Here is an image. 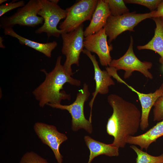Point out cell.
<instances>
[{
	"label": "cell",
	"mask_w": 163,
	"mask_h": 163,
	"mask_svg": "<svg viewBox=\"0 0 163 163\" xmlns=\"http://www.w3.org/2000/svg\"><path fill=\"white\" fill-rule=\"evenodd\" d=\"M107 100L113 113L107 123V132L114 138L111 145L123 148L128 137L134 136L140 127L141 113L135 104L116 94H110Z\"/></svg>",
	"instance_id": "1"
},
{
	"label": "cell",
	"mask_w": 163,
	"mask_h": 163,
	"mask_svg": "<svg viewBox=\"0 0 163 163\" xmlns=\"http://www.w3.org/2000/svg\"><path fill=\"white\" fill-rule=\"evenodd\" d=\"M62 56H58L54 69L49 72L45 69L41 70L46 75L44 81L33 91L32 93L43 107L48 104H59L62 100H70L71 96L63 90L66 83L79 87L81 81L68 74L61 64Z\"/></svg>",
	"instance_id": "2"
},
{
	"label": "cell",
	"mask_w": 163,
	"mask_h": 163,
	"mask_svg": "<svg viewBox=\"0 0 163 163\" xmlns=\"http://www.w3.org/2000/svg\"><path fill=\"white\" fill-rule=\"evenodd\" d=\"M84 27L82 24L74 30L68 33L63 32L61 35L62 53L66 57L63 66L66 72L71 76L73 74L72 66L75 64L79 66L80 55L84 47Z\"/></svg>",
	"instance_id": "3"
},
{
	"label": "cell",
	"mask_w": 163,
	"mask_h": 163,
	"mask_svg": "<svg viewBox=\"0 0 163 163\" xmlns=\"http://www.w3.org/2000/svg\"><path fill=\"white\" fill-rule=\"evenodd\" d=\"M90 94L88 85L84 83L82 89L78 91L75 100L72 104L69 105L61 104L47 105L53 108L66 110L69 112L72 117V131H76L83 129L91 134L93 131L91 122L86 118L84 113V104L88 99Z\"/></svg>",
	"instance_id": "4"
},
{
	"label": "cell",
	"mask_w": 163,
	"mask_h": 163,
	"mask_svg": "<svg viewBox=\"0 0 163 163\" xmlns=\"http://www.w3.org/2000/svg\"><path fill=\"white\" fill-rule=\"evenodd\" d=\"M40 9L39 0H30L23 7L19 8L13 14L2 17L0 27L4 29L12 28L16 25L34 27L43 24L44 20L38 14Z\"/></svg>",
	"instance_id": "5"
},
{
	"label": "cell",
	"mask_w": 163,
	"mask_h": 163,
	"mask_svg": "<svg viewBox=\"0 0 163 163\" xmlns=\"http://www.w3.org/2000/svg\"><path fill=\"white\" fill-rule=\"evenodd\" d=\"M154 16V11L143 14L134 11L118 16L110 15L104 27L109 37L108 43L110 44L112 41L125 31H134V27L141 21Z\"/></svg>",
	"instance_id": "6"
},
{
	"label": "cell",
	"mask_w": 163,
	"mask_h": 163,
	"mask_svg": "<svg viewBox=\"0 0 163 163\" xmlns=\"http://www.w3.org/2000/svg\"><path fill=\"white\" fill-rule=\"evenodd\" d=\"M97 0H80L66 10V18L60 23L59 27L68 33L77 28L87 21H91L96 8Z\"/></svg>",
	"instance_id": "7"
},
{
	"label": "cell",
	"mask_w": 163,
	"mask_h": 163,
	"mask_svg": "<svg viewBox=\"0 0 163 163\" xmlns=\"http://www.w3.org/2000/svg\"><path fill=\"white\" fill-rule=\"evenodd\" d=\"M39 0L40 9L38 14L43 18L44 22L35 30V33H45L48 38L51 36L59 37L63 32L58 29L57 26L61 20L66 18L67 11L50 0Z\"/></svg>",
	"instance_id": "8"
},
{
	"label": "cell",
	"mask_w": 163,
	"mask_h": 163,
	"mask_svg": "<svg viewBox=\"0 0 163 163\" xmlns=\"http://www.w3.org/2000/svg\"><path fill=\"white\" fill-rule=\"evenodd\" d=\"M130 40L129 46L125 54L118 59L112 60L109 66L114 67L117 70H124V77L125 79L131 76L134 71L141 72L147 78L152 79V75L149 70L152 66V63L141 61L137 57L133 50V41L132 36Z\"/></svg>",
	"instance_id": "9"
},
{
	"label": "cell",
	"mask_w": 163,
	"mask_h": 163,
	"mask_svg": "<svg viewBox=\"0 0 163 163\" xmlns=\"http://www.w3.org/2000/svg\"><path fill=\"white\" fill-rule=\"evenodd\" d=\"M34 128L42 142L52 150L58 162L62 163L63 156L59 148L61 144L68 139L66 135L59 132L55 126L43 123H35Z\"/></svg>",
	"instance_id": "10"
},
{
	"label": "cell",
	"mask_w": 163,
	"mask_h": 163,
	"mask_svg": "<svg viewBox=\"0 0 163 163\" xmlns=\"http://www.w3.org/2000/svg\"><path fill=\"white\" fill-rule=\"evenodd\" d=\"M104 28L94 34L85 37L84 47L90 52L95 53L98 56L101 64L108 67L112 60L110 52L112 50V44L108 43Z\"/></svg>",
	"instance_id": "11"
},
{
	"label": "cell",
	"mask_w": 163,
	"mask_h": 163,
	"mask_svg": "<svg viewBox=\"0 0 163 163\" xmlns=\"http://www.w3.org/2000/svg\"><path fill=\"white\" fill-rule=\"evenodd\" d=\"M82 52L85 54L91 61L94 68V77L96 83L94 91L92 93V97L89 104L91 108L89 121L91 122L92 110L93 103L98 94H105L109 92V87L114 85L115 82L112 79L111 75L106 70H102L100 68L95 55H92L91 52L85 49Z\"/></svg>",
	"instance_id": "12"
},
{
	"label": "cell",
	"mask_w": 163,
	"mask_h": 163,
	"mask_svg": "<svg viewBox=\"0 0 163 163\" xmlns=\"http://www.w3.org/2000/svg\"><path fill=\"white\" fill-rule=\"evenodd\" d=\"M126 85L138 97L142 107L140 128L145 130L149 126V117L151 110L158 99L163 94V89L161 87L154 92L148 94L140 92L128 85L121 78L118 81Z\"/></svg>",
	"instance_id": "13"
},
{
	"label": "cell",
	"mask_w": 163,
	"mask_h": 163,
	"mask_svg": "<svg viewBox=\"0 0 163 163\" xmlns=\"http://www.w3.org/2000/svg\"><path fill=\"white\" fill-rule=\"evenodd\" d=\"M111 15L105 0H98L90 23L84 30L85 37L97 33L104 28Z\"/></svg>",
	"instance_id": "14"
},
{
	"label": "cell",
	"mask_w": 163,
	"mask_h": 163,
	"mask_svg": "<svg viewBox=\"0 0 163 163\" xmlns=\"http://www.w3.org/2000/svg\"><path fill=\"white\" fill-rule=\"evenodd\" d=\"M163 136V120L158 123L145 133L137 136H129L127 143L136 145L142 150H147L150 145L155 142L159 138Z\"/></svg>",
	"instance_id": "15"
},
{
	"label": "cell",
	"mask_w": 163,
	"mask_h": 163,
	"mask_svg": "<svg viewBox=\"0 0 163 163\" xmlns=\"http://www.w3.org/2000/svg\"><path fill=\"white\" fill-rule=\"evenodd\" d=\"M84 139L90 152L87 163H91L94 158L101 155L109 157L117 156L119 155V148L111 144L97 141L88 136H85Z\"/></svg>",
	"instance_id": "16"
},
{
	"label": "cell",
	"mask_w": 163,
	"mask_h": 163,
	"mask_svg": "<svg viewBox=\"0 0 163 163\" xmlns=\"http://www.w3.org/2000/svg\"><path fill=\"white\" fill-rule=\"evenodd\" d=\"M4 30L5 35H8L17 39L20 44L25 45L43 53L46 57H51L52 52L57 46L55 41L45 43H40L29 40L23 37L16 33L12 28H8Z\"/></svg>",
	"instance_id": "17"
},
{
	"label": "cell",
	"mask_w": 163,
	"mask_h": 163,
	"mask_svg": "<svg viewBox=\"0 0 163 163\" xmlns=\"http://www.w3.org/2000/svg\"><path fill=\"white\" fill-rule=\"evenodd\" d=\"M155 22L156 27L154 37L146 44L139 46V50H149L157 53L160 56L159 61L163 65V22L161 18H151Z\"/></svg>",
	"instance_id": "18"
},
{
	"label": "cell",
	"mask_w": 163,
	"mask_h": 163,
	"mask_svg": "<svg viewBox=\"0 0 163 163\" xmlns=\"http://www.w3.org/2000/svg\"><path fill=\"white\" fill-rule=\"evenodd\" d=\"M137 155L136 163H163V154L158 156H153L139 149L134 145L130 146Z\"/></svg>",
	"instance_id": "19"
},
{
	"label": "cell",
	"mask_w": 163,
	"mask_h": 163,
	"mask_svg": "<svg viewBox=\"0 0 163 163\" xmlns=\"http://www.w3.org/2000/svg\"><path fill=\"white\" fill-rule=\"evenodd\" d=\"M107 3L111 15L118 16L129 12V9L123 0H105Z\"/></svg>",
	"instance_id": "20"
},
{
	"label": "cell",
	"mask_w": 163,
	"mask_h": 163,
	"mask_svg": "<svg viewBox=\"0 0 163 163\" xmlns=\"http://www.w3.org/2000/svg\"><path fill=\"white\" fill-rule=\"evenodd\" d=\"M19 163H49L45 159L33 152H27L22 157Z\"/></svg>",
	"instance_id": "21"
},
{
	"label": "cell",
	"mask_w": 163,
	"mask_h": 163,
	"mask_svg": "<svg viewBox=\"0 0 163 163\" xmlns=\"http://www.w3.org/2000/svg\"><path fill=\"white\" fill-rule=\"evenodd\" d=\"M125 3L135 4L142 5L149 8L151 11L155 10L161 0H125Z\"/></svg>",
	"instance_id": "22"
},
{
	"label": "cell",
	"mask_w": 163,
	"mask_h": 163,
	"mask_svg": "<svg viewBox=\"0 0 163 163\" xmlns=\"http://www.w3.org/2000/svg\"><path fill=\"white\" fill-rule=\"evenodd\" d=\"M153 106L154 121L162 120H163V94L158 99Z\"/></svg>",
	"instance_id": "23"
},
{
	"label": "cell",
	"mask_w": 163,
	"mask_h": 163,
	"mask_svg": "<svg viewBox=\"0 0 163 163\" xmlns=\"http://www.w3.org/2000/svg\"><path fill=\"white\" fill-rule=\"evenodd\" d=\"M13 0L8 3L2 5L0 6V17L2 16L6 13L15 8L22 7L25 5L23 0L16 2Z\"/></svg>",
	"instance_id": "24"
},
{
	"label": "cell",
	"mask_w": 163,
	"mask_h": 163,
	"mask_svg": "<svg viewBox=\"0 0 163 163\" xmlns=\"http://www.w3.org/2000/svg\"><path fill=\"white\" fill-rule=\"evenodd\" d=\"M154 11V18L163 17V0H162L158 5L157 9Z\"/></svg>",
	"instance_id": "25"
},
{
	"label": "cell",
	"mask_w": 163,
	"mask_h": 163,
	"mask_svg": "<svg viewBox=\"0 0 163 163\" xmlns=\"http://www.w3.org/2000/svg\"><path fill=\"white\" fill-rule=\"evenodd\" d=\"M3 41V40L2 39V37H0V47L1 48H5V46H4L2 43V41Z\"/></svg>",
	"instance_id": "26"
},
{
	"label": "cell",
	"mask_w": 163,
	"mask_h": 163,
	"mask_svg": "<svg viewBox=\"0 0 163 163\" xmlns=\"http://www.w3.org/2000/svg\"><path fill=\"white\" fill-rule=\"evenodd\" d=\"M50 1L56 4H57L59 2V0H50Z\"/></svg>",
	"instance_id": "27"
},
{
	"label": "cell",
	"mask_w": 163,
	"mask_h": 163,
	"mask_svg": "<svg viewBox=\"0 0 163 163\" xmlns=\"http://www.w3.org/2000/svg\"><path fill=\"white\" fill-rule=\"evenodd\" d=\"M8 1V0H0V4H2L4 2Z\"/></svg>",
	"instance_id": "28"
},
{
	"label": "cell",
	"mask_w": 163,
	"mask_h": 163,
	"mask_svg": "<svg viewBox=\"0 0 163 163\" xmlns=\"http://www.w3.org/2000/svg\"><path fill=\"white\" fill-rule=\"evenodd\" d=\"M161 88L163 89V83L161 84Z\"/></svg>",
	"instance_id": "29"
},
{
	"label": "cell",
	"mask_w": 163,
	"mask_h": 163,
	"mask_svg": "<svg viewBox=\"0 0 163 163\" xmlns=\"http://www.w3.org/2000/svg\"><path fill=\"white\" fill-rule=\"evenodd\" d=\"M161 18V19H162V21L163 22V17Z\"/></svg>",
	"instance_id": "30"
}]
</instances>
